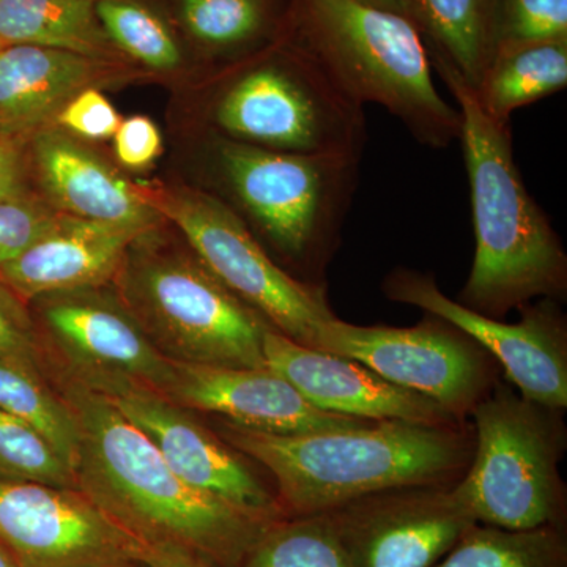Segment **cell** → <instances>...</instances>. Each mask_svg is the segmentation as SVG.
I'll use <instances>...</instances> for the list:
<instances>
[{
	"label": "cell",
	"mask_w": 567,
	"mask_h": 567,
	"mask_svg": "<svg viewBox=\"0 0 567 567\" xmlns=\"http://www.w3.org/2000/svg\"><path fill=\"white\" fill-rule=\"evenodd\" d=\"M141 563L145 567H219L192 551L158 544H142Z\"/></svg>",
	"instance_id": "d590c367"
},
{
	"label": "cell",
	"mask_w": 567,
	"mask_h": 567,
	"mask_svg": "<svg viewBox=\"0 0 567 567\" xmlns=\"http://www.w3.org/2000/svg\"><path fill=\"white\" fill-rule=\"evenodd\" d=\"M566 85L567 40H559L495 55L473 92L487 117L511 125L518 107L565 91Z\"/></svg>",
	"instance_id": "7402d4cb"
},
{
	"label": "cell",
	"mask_w": 567,
	"mask_h": 567,
	"mask_svg": "<svg viewBox=\"0 0 567 567\" xmlns=\"http://www.w3.org/2000/svg\"><path fill=\"white\" fill-rule=\"evenodd\" d=\"M0 544L21 567H132L142 543L80 488L0 476Z\"/></svg>",
	"instance_id": "4fadbf2b"
},
{
	"label": "cell",
	"mask_w": 567,
	"mask_h": 567,
	"mask_svg": "<svg viewBox=\"0 0 567 567\" xmlns=\"http://www.w3.org/2000/svg\"><path fill=\"white\" fill-rule=\"evenodd\" d=\"M210 158L218 197L275 262L300 281L324 286L361 159L267 151L216 134ZM215 196V194H213Z\"/></svg>",
	"instance_id": "277c9868"
},
{
	"label": "cell",
	"mask_w": 567,
	"mask_h": 567,
	"mask_svg": "<svg viewBox=\"0 0 567 567\" xmlns=\"http://www.w3.org/2000/svg\"><path fill=\"white\" fill-rule=\"evenodd\" d=\"M219 436L264 466L287 517L328 513L402 487H454L472 464L473 425L379 421L364 427L278 435L221 420Z\"/></svg>",
	"instance_id": "7a4b0ae2"
},
{
	"label": "cell",
	"mask_w": 567,
	"mask_h": 567,
	"mask_svg": "<svg viewBox=\"0 0 567 567\" xmlns=\"http://www.w3.org/2000/svg\"><path fill=\"white\" fill-rule=\"evenodd\" d=\"M147 230L61 213L39 240L0 268V284L24 305L43 295L111 284L130 245Z\"/></svg>",
	"instance_id": "ffe728a7"
},
{
	"label": "cell",
	"mask_w": 567,
	"mask_h": 567,
	"mask_svg": "<svg viewBox=\"0 0 567 567\" xmlns=\"http://www.w3.org/2000/svg\"><path fill=\"white\" fill-rule=\"evenodd\" d=\"M368 6L377 9L395 11V13L405 14V0H360Z\"/></svg>",
	"instance_id": "8d00e7d4"
},
{
	"label": "cell",
	"mask_w": 567,
	"mask_h": 567,
	"mask_svg": "<svg viewBox=\"0 0 567 567\" xmlns=\"http://www.w3.org/2000/svg\"><path fill=\"white\" fill-rule=\"evenodd\" d=\"M405 17L429 40V55L476 89L487 63L483 0H405Z\"/></svg>",
	"instance_id": "603a6c76"
},
{
	"label": "cell",
	"mask_w": 567,
	"mask_h": 567,
	"mask_svg": "<svg viewBox=\"0 0 567 567\" xmlns=\"http://www.w3.org/2000/svg\"><path fill=\"white\" fill-rule=\"evenodd\" d=\"M29 140L31 134L0 133V200L37 193L32 182Z\"/></svg>",
	"instance_id": "e575fe53"
},
{
	"label": "cell",
	"mask_w": 567,
	"mask_h": 567,
	"mask_svg": "<svg viewBox=\"0 0 567 567\" xmlns=\"http://www.w3.org/2000/svg\"><path fill=\"white\" fill-rule=\"evenodd\" d=\"M424 315L413 327H364L334 317L320 324L311 349L358 361L466 421L498 382V363L454 324Z\"/></svg>",
	"instance_id": "30bf717a"
},
{
	"label": "cell",
	"mask_w": 567,
	"mask_h": 567,
	"mask_svg": "<svg viewBox=\"0 0 567 567\" xmlns=\"http://www.w3.org/2000/svg\"><path fill=\"white\" fill-rule=\"evenodd\" d=\"M565 410L528 401L498 380L473 410L475 451L451 488L477 524L505 529L565 528Z\"/></svg>",
	"instance_id": "52a82bcc"
},
{
	"label": "cell",
	"mask_w": 567,
	"mask_h": 567,
	"mask_svg": "<svg viewBox=\"0 0 567 567\" xmlns=\"http://www.w3.org/2000/svg\"><path fill=\"white\" fill-rule=\"evenodd\" d=\"M181 18L194 40L216 52L251 47L270 25L267 0H181Z\"/></svg>",
	"instance_id": "f1b7e54d"
},
{
	"label": "cell",
	"mask_w": 567,
	"mask_h": 567,
	"mask_svg": "<svg viewBox=\"0 0 567 567\" xmlns=\"http://www.w3.org/2000/svg\"><path fill=\"white\" fill-rule=\"evenodd\" d=\"M29 158L33 188L55 210L89 221L155 229L164 219L89 142L58 126L31 134Z\"/></svg>",
	"instance_id": "ac0fdd59"
},
{
	"label": "cell",
	"mask_w": 567,
	"mask_h": 567,
	"mask_svg": "<svg viewBox=\"0 0 567 567\" xmlns=\"http://www.w3.org/2000/svg\"><path fill=\"white\" fill-rule=\"evenodd\" d=\"M429 58L456 99L472 194L475 259L458 303L496 320L540 298L561 303L567 295L565 246L522 181L511 125L487 117L457 71Z\"/></svg>",
	"instance_id": "3957f363"
},
{
	"label": "cell",
	"mask_w": 567,
	"mask_h": 567,
	"mask_svg": "<svg viewBox=\"0 0 567 567\" xmlns=\"http://www.w3.org/2000/svg\"><path fill=\"white\" fill-rule=\"evenodd\" d=\"M96 17L126 61L151 73H174L185 63L173 25L144 0H96Z\"/></svg>",
	"instance_id": "484cf974"
},
{
	"label": "cell",
	"mask_w": 567,
	"mask_h": 567,
	"mask_svg": "<svg viewBox=\"0 0 567 567\" xmlns=\"http://www.w3.org/2000/svg\"><path fill=\"white\" fill-rule=\"evenodd\" d=\"M298 41L361 106L385 107L420 144L458 140L457 107L436 91L423 35L405 14L360 0H297Z\"/></svg>",
	"instance_id": "5b68a950"
},
{
	"label": "cell",
	"mask_w": 567,
	"mask_h": 567,
	"mask_svg": "<svg viewBox=\"0 0 567 567\" xmlns=\"http://www.w3.org/2000/svg\"><path fill=\"white\" fill-rule=\"evenodd\" d=\"M241 567H352L330 514L286 517L265 529Z\"/></svg>",
	"instance_id": "4316f807"
},
{
	"label": "cell",
	"mask_w": 567,
	"mask_h": 567,
	"mask_svg": "<svg viewBox=\"0 0 567 567\" xmlns=\"http://www.w3.org/2000/svg\"><path fill=\"white\" fill-rule=\"evenodd\" d=\"M122 122L102 89L91 87L74 95L55 115L52 126L91 144L112 140Z\"/></svg>",
	"instance_id": "1f68e13d"
},
{
	"label": "cell",
	"mask_w": 567,
	"mask_h": 567,
	"mask_svg": "<svg viewBox=\"0 0 567 567\" xmlns=\"http://www.w3.org/2000/svg\"><path fill=\"white\" fill-rule=\"evenodd\" d=\"M164 226L130 245L111 284L156 349L178 363L267 368L264 336L274 328Z\"/></svg>",
	"instance_id": "8992f818"
},
{
	"label": "cell",
	"mask_w": 567,
	"mask_h": 567,
	"mask_svg": "<svg viewBox=\"0 0 567 567\" xmlns=\"http://www.w3.org/2000/svg\"><path fill=\"white\" fill-rule=\"evenodd\" d=\"M62 371L95 391L140 385L166 394L173 360L159 352L112 284L43 295L32 303Z\"/></svg>",
	"instance_id": "7c38bea8"
},
{
	"label": "cell",
	"mask_w": 567,
	"mask_h": 567,
	"mask_svg": "<svg viewBox=\"0 0 567 567\" xmlns=\"http://www.w3.org/2000/svg\"><path fill=\"white\" fill-rule=\"evenodd\" d=\"M41 346L25 305L0 284V358L41 369Z\"/></svg>",
	"instance_id": "d6a6232c"
},
{
	"label": "cell",
	"mask_w": 567,
	"mask_h": 567,
	"mask_svg": "<svg viewBox=\"0 0 567 567\" xmlns=\"http://www.w3.org/2000/svg\"><path fill=\"white\" fill-rule=\"evenodd\" d=\"M55 391L76 421L82 494L142 544L183 548L219 567L244 565L271 524L186 484L106 395L62 369Z\"/></svg>",
	"instance_id": "6da1fadb"
},
{
	"label": "cell",
	"mask_w": 567,
	"mask_h": 567,
	"mask_svg": "<svg viewBox=\"0 0 567 567\" xmlns=\"http://www.w3.org/2000/svg\"><path fill=\"white\" fill-rule=\"evenodd\" d=\"M33 44L123 62L96 17V0H0V48ZM134 65V63H133Z\"/></svg>",
	"instance_id": "44dd1931"
},
{
	"label": "cell",
	"mask_w": 567,
	"mask_h": 567,
	"mask_svg": "<svg viewBox=\"0 0 567 567\" xmlns=\"http://www.w3.org/2000/svg\"><path fill=\"white\" fill-rule=\"evenodd\" d=\"M434 567H567L566 532L475 524Z\"/></svg>",
	"instance_id": "cb8c5ba5"
},
{
	"label": "cell",
	"mask_w": 567,
	"mask_h": 567,
	"mask_svg": "<svg viewBox=\"0 0 567 567\" xmlns=\"http://www.w3.org/2000/svg\"><path fill=\"white\" fill-rule=\"evenodd\" d=\"M0 476L78 488L69 462L32 425L0 410Z\"/></svg>",
	"instance_id": "f546056e"
},
{
	"label": "cell",
	"mask_w": 567,
	"mask_h": 567,
	"mask_svg": "<svg viewBox=\"0 0 567 567\" xmlns=\"http://www.w3.org/2000/svg\"><path fill=\"white\" fill-rule=\"evenodd\" d=\"M55 210L39 193L0 200V268L17 259L58 221Z\"/></svg>",
	"instance_id": "4dcf8cb0"
},
{
	"label": "cell",
	"mask_w": 567,
	"mask_h": 567,
	"mask_svg": "<svg viewBox=\"0 0 567 567\" xmlns=\"http://www.w3.org/2000/svg\"><path fill=\"white\" fill-rule=\"evenodd\" d=\"M114 155L121 166L130 171H145L163 153V136L158 125L145 115H132L118 126Z\"/></svg>",
	"instance_id": "836d02e7"
},
{
	"label": "cell",
	"mask_w": 567,
	"mask_h": 567,
	"mask_svg": "<svg viewBox=\"0 0 567 567\" xmlns=\"http://www.w3.org/2000/svg\"><path fill=\"white\" fill-rule=\"evenodd\" d=\"M0 567H21L2 544H0Z\"/></svg>",
	"instance_id": "74e56055"
},
{
	"label": "cell",
	"mask_w": 567,
	"mask_h": 567,
	"mask_svg": "<svg viewBox=\"0 0 567 567\" xmlns=\"http://www.w3.org/2000/svg\"><path fill=\"white\" fill-rule=\"evenodd\" d=\"M147 436L167 465L189 486L221 499L262 524L286 518L276 488L256 472V462L151 388L118 385L99 391Z\"/></svg>",
	"instance_id": "5bb4252c"
},
{
	"label": "cell",
	"mask_w": 567,
	"mask_h": 567,
	"mask_svg": "<svg viewBox=\"0 0 567 567\" xmlns=\"http://www.w3.org/2000/svg\"><path fill=\"white\" fill-rule=\"evenodd\" d=\"M265 361L317 409L371 421L465 423L423 394L388 382L341 354L297 344L275 330L264 336Z\"/></svg>",
	"instance_id": "e0dca14e"
},
{
	"label": "cell",
	"mask_w": 567,
	"mask_h": 567,
	"mask_svg": "<svg viewBox=\"0 0 567 567\" xmlns=\"http://www.w3.org/2000/svg\"><path fill=\"white\" fill-rule=\"evenodd\" d=\"M144 74L133 63L96 61L54 48H0V133L39 132L85 89L117 87Z\"/></svg>",
	"instance_id": "d6986e66"
},
{
	"label": "cell",
	"mask_w": 567,
	"mask_h": 567,
	"mask_svg": "<svg viewBox=\"0 0 567 567\" xmlns=\"http://www.w3.org/2000/svg\"><path fill=\"white\" fill-rule=\"evenodd\" d=\"M132 567H145V566L142 565V563H141V565H136V566H132Z\"/></svg>",
	"instance_id": "f35d334b"
},
{
	"label": "cell",
	"mask_w": 567,
	"mask_h": 567,
	"mask_svg": "<svg viewBox=\"0 0 567 567\" xmlns=\"http://www.w3.org/2000/svg\"><path fill=\"white\" fill-rule=\"evenodd\" d=\"M136 186L142 199L181 230L212 274L275 331L312 347L320 324L334 319L324 286L287 274L246 224L210 192L158 182Z\"/></svg>",
	"instance_id": "9c48e42d"
},
{
	"label": "cell",
	"mask_w": 567,
	"mask_h": 567,
	"mask_svg": "<svg viewBox=\"0 0 567 567\" xmlns=\"http://www.w3.org/2000/svg\"><path fill=\"white\" fill-rule=\"evenodd\" d=\"M0 410L37 429L73 468L80 445L76 421L41 369L0 358Z\"/></svg>",
	"instance_id": "d4e9b609"
},
{
	"label": "cell",
	"mask_w": 567,
	"mask_h": 567,
	"mask_svg": "<svg viewBox=\"0 0 567 567\" xmlns=\"http://www.w3.org/2000/svg\"><path fill=\"white\" fill-rule=\"evenodd\" d=\"M453 487H402L328 511L352 567H434L477 524Z\"/></svg>",
	"instance_id": "9a60e30c"
},
{
	"label": "cell",
	"mask_w": 567,
	"mask_h": 567,
	"mask_svg": "<svg viewBox=\"0 0 567 567\" xmlns=\"http://www.w3.org/2000/svg\"><path fill=\"white\" fill-rule=\"evenodd\" d=\"M219 136L267 151L361 159L364 106L354 102L301 47L235 71L213 95Z\"/></svg>",
	"instance_id": "ba28073f"
},
{
	"label": "cell",
	"mask_w": 567,
	"mask_h": 567,
	"mask_svg": "<svg viewBox=\"0 0 567 567\" xmlns=\"http://www.w3.org/2000/svg\"><path fill=\"white\" fill-rule=\"evenodd\" d=\"M382 290L388 300L415 306L475 339L502 365L506 382L528 401L567 409V319L558 301H529L517 309L518 322L506 323L447 298L434 276L423 271L394 268Z\"/></svg>",
	"instance_id": "8fae6325"
},
{
	"label": "cell",
	"mask_w": 567,
	"mask_h": 567,
	"mask_svg": "<svg viewBox=\"0 0 567 567\" xmlns=\"http://www.w3.org/2000/svg\"><path fill=\"white\" fill-rule=\"evenodd\" d=\"M173 363L174 379L164 398L183 409L213 413L252 431L301 435L379 423L317 409L292 383L268 365L227 368Z\"/></svg>",
	"instance_id": "2e32d148"
},
{
	"label": "cell",
	"mask_w": 567,
	"mask_h": 567,
	"mask_svg": "<svg viewBox=\"0 0 567 567\" xmlns=\"http://www.w3.org/2000/svg\"><path fill=\"white\" fill-rule=\"evenodd\" d=\"M483 28L487 63L502 52L567 40V0H483Z\"/></svg>",
	"instance_id": "83f0119b"
}]
</instances>
